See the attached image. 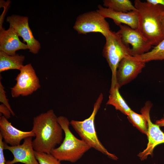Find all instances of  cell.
<instances>
[{"label": "cell", "instance_id": "cell-3", "mask_svg": "<svg viewBox=\"0 0 164 164\" xmlns=\"http://www.w3.org/2000/svg\"><path fill=\"white\" fill-rule=\"evenodd\" d=\"M57 120L63 130L65 137L60 145L52 150L51 154L60 161L75 163L91 147L73 135L70 129V122L67 117L60 116Z\"/></svg>", "mask_w": 164, "mask_h": 164}, {"label": "cell", "instance_id": "cell-18", "mask_svg": "<svg viewBox=\"0 0 164 164\" xmlns=\"http://www.w3.org/2000/svg\"><path fill=\"white\" fill-rule=\"evenodd\" d=\"M103 3L106 8L117 12H126L138 11L129 0H104Z\"/></svg>", "mask_w": 164, "mask_h": 164}, {"label": "cell", "instance_id": "cell-27", "mask_svg": "<svg viewBox=\"0 0 164 164\" xmlns=\"http://www.w3.org/2000/svg\"><path fill=\"white\" fill-rule=\"evenodd\" d=\"M161 21L162 29L164 35V10L162 11L161 15Z\"/></svg>", "mask_w": 164, "mask_h": 164}, {"label": "cell", "instance_id": "cell-22", "mask_svg": "<svg viewBox=\"0 0 164 164\" xmlns=\"http://www.w3.org/2000/svg\"><path fill=\"white\" fill-rule=\"evenodd\" d=\"M0 101L9 109L11 112L12 115L13 116L15 115L14 112L12 109L9 103V100L7 98L5 94L4 87L1 81H0Z\"/></svg>", "mask_w": 164, "mask_h": 164}, {"label": "cell", "instance_id": "cell-25", "mask_svg": "<svg viewBox=\"0 0 164 164\" xmlns=\"http://www.w3.org/2000/svg\"><path fill=\"white\" fill-rule=\"evenodd\" d=\"M146 1L154 5H159L164 7V0H147Z\"/></svg>", "mask_w": 164, "mask_h": 164}, {"label": "cell", "instance_id": "cell-24", "mask_svg": "<svg viewBox=\"0 0 164 164\" xmlns=\"http://www.w3.org/2000/svg\"><path fill=\"white\" fill-rule=\"evenodd\" d=\"M0 112L7 119L9 118L12 114L11 112L9 109L5 105L1 104L0 105Z\"/></svg>", "mask_w": 164, "mask_h": 164}, {"label": "cell", "instance_id": "cell-21", "mask_svg": "<svg viewBox=\"0 0 164 164\" xmlns=\"http://www.w3.org/2000/svg\"><path fill=\"white\" fill-rule=\"evenodd\" d=\"M35 155L39 164H61L60 161L51 153L35 151Z\"/></svg>", "mask_w": 164, "mask_h": 164}, {"label": "cell", "instance_id": "cell-16", "mask_svg": "<svg viewBox=\"0 0 164 164\" xmlns=\"http://www.w3.org/2000/svg\"><path fill=\"white\" fill-rule=\"evenodd\" d=\"M25 59V56L22 55L16 54L12 56L0 51V72L10 70H20L24 66Z\"/></svg>", "mask_w": 164, "mask_h": 164}, {"label": "cell", "instance_id": "cell-17", "mask_svg": "<svg viewBox=\"0 0 164 164\" xmlns=\"http://www.w3.org/2000/svg\"><path fill=\"white\" fill-rule=\"evenodd\" d=\"M118 85L111 87L108 99L106 104L113 106L115 109L127 115L132 110L121 95Z\"/></svg>", "mask_w": 164, "mask_h": 164}, {"label": "cell", "instance_id": "cell-19", "mask_svg": "<svg viewBox=\"0 0 164 164\" xmlns=\"http://www.w3.org/2000/svg\"><path fill=\"white\" fill-rule=\"evenodd\" d=\"M135 56L145 63L153 60H164V39L149 52Z\"/></svg>", "mask_w": 164, "mask_h": 164}, {"label": "cell", "instance_id": "cell-6", "mask_svg": "<svg viewBox=\"0 0 164 164\" xmlns=\"http://www.w3.org/2000/svg\"><path fill=\"white\" fill-rule=\"evenodd\" d=\"M73 28L79 34L99 32L105 37L111 30L105 18L97 10L88 12L78 15Z\"/></svg>", "mask_w": 164, "mask_h": 164}, {"label": "cell", "instance_id": "cell-9", "mask_svg": "<svg viewBox=\"0 0 164 164\" xmlns=\"http://www.w3.org/2000/svg\"><path fill=\"white\" fill-rule=\"evenodd\" d=\"M152 104L150 101H147L142 108L140 112L146 118L148 128L147 136L148 142L146 148L138 155L141 160L146 159L149 155L152 156L155 148L158 145L164 143V133L159 127L152 123L150 117V111Z\"/></svg>", "mask_w": 164, "mask_h": 164}, {"label": "cell", "instance_id": "cell-14", "mask_svg": "<svg viewBox=\"0 0 164 164\" xmlns=\"http://www.w3.org/2000/svg\"><path fill=\"white\" fill-rule=\"evenodd\" d=\"M26 49H29L28 46L20 40L13 28L9 27L6 30L0 28V51L13 56L16 54V51Z\"/></svg>", "mask_w": 164, "mask_h": 164}, {"label": "cell", "instance_id": "cell-13", "mask_svg": "<svg viewBox=\"0 0 164 164\" xmlns=\"http://www.w3.org/2000/svg\"><path fill=\"white\" fill-rule=\"evenodd\" d=\"M0 135L4 142L11 146L20 145L21 141L26 138L35 137L32 130L24 131L17 129L3 116L0 117Z\"/></svg>", "mask_w": 164, "mask_h": 164}, {"label": "cell", "instance_id": "cell-15", "mask_svg": "<svg viewBox=\"0 0 164 164\" xmlns=\"http://www.w3.org/2000/svg\"><path fill=\"white\" fill-rule=\"evenodd\" d=\"M97 11L105 18L112 19L117 26L124 24L132 28L138 29V11L128 12H117L103 7L101 5L98 6Z\"/></svg>", "mask_w": 164, "mask_h": 164}, {"label": "cell", "instance_id": "cell-10", "mask_svg": "<svg viewBox=\"0 0 164 164\" xmlns=\"http://www.w3.org/2000/svg\"><path fill=\"white\" fill-rule=\"evenodd\" d=\"M145 63L133 56L122 59L118 64L116 74L117 83L119 87L135 78L145 67Z\"/></svg>", "mask_w": 164, "mask_h": 164}, {"label": "cell", "instance_id": "cell-4", "mask_svg": "<svg viewBox=\"0 0 164 164\" xmlns=\"http://www.w3.org/2000/svg\"><path fill=\"white\" fill-rule=\"evenodd\" d=\"M103 98V94H100L94 104L92 112L89 118L82 121L71 120L70 124L80 137L81 139L89 145L91 148L112 159L117 160L118 157L114 154L110 153L99 140L95 129V116L100 107Z\"/></svg>", "mask_w": 164, "mask_h": 164}, {"label": "cell", "instance_id": "cell-8", "mask_svg": "<svg viewBox=\"0 0 164 164\" xmlns=\"http://www.w3.org/2000/svg\"><path fill=\"white\" fill-rule=\"evenodd\" d=\"M117 32L122 42L126 46H131V50L133 56L142 55L150 51L152 45L138 29L121 24Z\"/></svg>", "mask_w": 164, "mask_h": 164}, {"label": "cell", "instance_id": "cell-11", "mask_svg": "<svg viewBox=\"0 0 164 164\" xmlns=\"http://www.w3.org/2000/svg\"><path fill=\"white\" fill-rule=\"evenodd\" d=\"M6 21L9 23L10 27L13 28L18 36L23 38V42L26 43L29 52L37 53L41 48L40 44L34 38L29 27L28 18L14 15L8 17Z\"/></svg>", "mask_w": 164, "mask_h": 164}, {"label": "cell", "instance_id": "cell-2", "mask_svg": "<svg viewBox=\"0 0 164 164\" xmlns=\"http://www.w3.org/2000/svg\"><path fill=\"white\" fill-rule=\"evenodd\" d=\"M134 5L138 15V29L152 46H156L164 39L161 21L164 7L139 0H135Z\"/></svg>", "mask_w": 164, "mask_h": 164}, {"label": "cell", "instance_id": "cell-12", "mask_svg": "<svg viewBox=\"0 0 164 164\" xmlns=\"http://www.w3.org/2000/svg\"><path fill=\"white\" fill-rule=\"evenodd\" d=\"M32 137L25 138L22 144L15 146L9 145L4 142V149L9 151L13 156L12 160L6 161V164H14L17 162L39 164L35 156Z\"/></svg>", "mask_w": 164, "mask_h": 164}, {"label": "cell", "instance_id": "cell-1", "mask_svg": "<svg viewBox=\"0 0 164 164\" xmlns=\"http://www.w3.org/2000/svg\"><path fill=\"white\" fill-rule=\"evenodd\" d=\"M53 110L34 117L32 130L35 138L32 143L35 151L51 153L63 140V130Z\"/></svg>", "mask_w": 164, "mask_h": 164}, {"label": "cell", "instance_id": "cell-5", "mask_svg": "<svg viewBox=\"0 0 164 164\" xmlns=\"http://www.w3.org/2000/svg\"><path fill=\"white\" fill-rule=\"evenodd\" d=\"M105 37L106 42L102 53L111 71L112 87L118 84L116 74L119 63L124 58L132 55L131 48L122 42L116 32L110 30Z\"/></svg>", "mask_w": 164, "mask_h": 164}, {"label": "cell", "instance_id": "cell-26", "mask_svg": "<svg viewBox=\"0 0 164 164\" xmlns=\"http://www.w3.org/2000/svg\"><path fill=\"white\" fill-rule=\"evenodd\" d=\"M155 124L160 127H164V117L156 121Z\"/></svg>", "mask_w": 164, "mask_h": 164}, {"label": "cell", "instance_id": "cell-20", "mask_svg": "<svg viewBox=\"0 0 164 164\" xmlns=\"http://www.w3.org/2000/svg\"><path fill=\"white\" fill-rule=\"evenodd\" d=\"M129 121L133 125L142 133L147 135L148 125L145 115L143 113L138 114L132 110L127 115Z\"/></svg>", "mask_w": 164, "mask_h": 164}, {"label": "cell", "instance_id": "cell-7", "mask_svg": "<svg viewBox=\"0 0 164 164\" xmlns=\"http://www.w3.org/2000/svg\"><path fill=\"white\" fill-rule=\"evenodd\" d=\"M15 79L16 83L11 88L12 97L31 94L40 87L39 81L31 64L24 65Z\"/></svg>", "mask_w": 164, "mask_h": 164}, {"label": "cell", "instance_id": "cell-23", "mask_svg": "<svg viewBox=\"0 0 164 164\" xmlns=\"http://www.w3.org/2000/svg\"><path fill=\"white\" fill-rule=\"evenodd\" d=\"M4 142L0 135V164H6L4 152Z\"/></svg>", "mask_w": 164, "mask_h": 164}]
</instances>
